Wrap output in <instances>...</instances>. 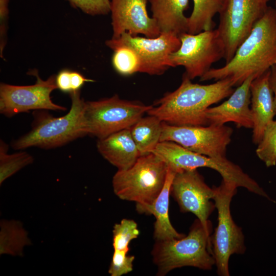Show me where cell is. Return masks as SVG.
<instances>
[{
	"mask_svg": "<svg viewBox=\"0 0 276 276\" xmlns=\"http://www.w3.org/2000/svg\"><path fill=\"white\" fill-rule=\"evenodd\" d=\"M276 65V12L267 7L232 59L219 68H211L200 81L228 78L234 87L248 78H255Z\"/></svg>",
	"mask_w": 276,
	"mask_h": 276,
	"instance_id": "obj_1",
	"label": "cell"
},
{
	"mask_svg": "<svg viewBox=\"0 0 276 276\" xmlns=\"http://www.w3.org/2000/svg\"><path fill=\"white\" fill-rule=\"evenodd\" d=\"M234 90L228 78L202 85L193 83L184 73L180 86L166 94L147 113L171 125L206 126V109L229 97Z\"/></svg>",
	"mask_w": 276,
	"mask_h": 276,
	"instance_id": "obj_2",
	"label": "cell"
},
{
	"mask_svg": "<svg viewBox=\"0 0 276 276\" xmlns=\"http://www.w3.org/2000/svg\"><path fill=\"white\" fill-rule=\"evenodd\" d=\"M210 234L196 219L187 236L156 241L151 255L157 268V275L164 276L174 269L185 266L211 270L215 261Z\"/></svg>",
	"mask_w": 276,
	"mask_h": 276,
	"instance_id": "obj_3",
	"label": "cell"
},
{
	"mask_svg": "<svg viewBox=\"0 0 276 276\" xmlns=\"http://www.w3.org/2000/svg\"><path fill=\"white\" fill-rule=\"evenodd\" d=\"M70 97L71 106L67 114L58 118L44 112L36 114L32 129L15 140L12 147L54 148L87 134L84 118L85 101L79 90L70 93Z\"/></svg>",
	"mask_w": 276,
	"mask_h": 276,
	"instance_id": "obj_4",
	"label": "cell"
},
{
	"mask_svg": "<svg viewBox=\"0 0 276 276\" xmlns=\"http://www.w3.org/2000/svg\"><path fill=\"white\" fill-rule=\"evenodd\" d=\"M167 172V164L154 153L141 155L131 167L115 173L113 192L122 200L151 204L163 189Z\"/></svg>",
	"mask_w": 276,
	"mask_h": 276,
	"instance_id": "obj_5",
	"label": "cell"
},
{
	"mask_svg": "<svg viewBox=\"0 0 276 276\" xmlns=\"http://www.w3.org/2000/svg\"><path fill=\"white\" fill-rule=\"evenodd\" d=\"M176 172L206 167L217 171L222 180L232 182L238 187L268 198V195L259 184L237 165L226 157H211L190 151L171 141H162L152 152Z\"/></svg>",
	"mask_w": 276,
	"mask_h": 276,
	"instance_id": "obj_6",
	"label": "cell"
},
{
	"mask_svg": "<svg viewBox=\"0 0 276 276\" xmlns=\"http://www.w3.org/2000/svg\"><path fill=\"white\" fill-rule=\"evenodd\" d=\"M237 188L235 184L223 180L219 186L213 187L218 224L211 241L217 274L220 276L229 275L231 256L243 254L246 250L242 229L236 224L231 213V202L237 193Z\"/></svg>",
	"mask_w": 276,
	"mask_h": 276,
	"instance_id": "obj_7",
	"label": "cell"
},
{
	"mask_svg": "<svg viewBox=\"0 0 276 276\" xmlns=\"http://www.w3.org/2000/svg\"><path fill=\"white\" fill-rule=\"evenodd\" d=\"M152 106L121 99L118 95L85 101L84 118L87 133L102 139L130 128Z\"/></svg>",
	"mask_w": 276,
	"mask_h": 276,
	"instance_id": "obj_8",
	"label": "cell"
},
{
	"mask_svg": "<svg viewBox=\"0 0 276 276\" xmlns=\"http://www.w3.org/2000/svg\"><path fill=\"white\" fill-rule=\"evenodd\" d=\"M179 37L180 47L169 56L171 66H183L191 80L202 77L224 57V45L217 29L195 34L186 32Z\"/></svg>",
	"mask_w": 276,
	"mask_h": 276,
	"instance_id": "obj_9",
	"label": "cell"
},
{
	"mask_svg": "<svg viewBox=\"0 0 276 276\" xmlns=\"http://www.w3.org/2000/svg\"><path fill=\"white\" fill-rule=\"evenodd\" d=\"M267 7L262 0H224L217 30L224 45L225 63L232 59Z\"/></svg>",
	"mask_w": 276,
	"mask_h": 276,
	"instance_id": "obj_10",
	"label": "cell"
},
{
	"mask_svg": "<svg viewBox=\"0 0 276 276\" xmlns=\"http://www.w3.org/2000/svg\"><path fill=\"white\" fill-rule=\"evenodd\" d=\"M233 129L224 125L177 126L163 122L160 142L171 141L211 157H226Z\"/></svg>",
	"mask_w": 276,
	"mask_h": 276,
	"instance_id": "obj_11",
	"label": "cell"
},
{
	"mask_svg": "<svg viewBox=\"0 0 276 276\" xmlns=\"http://www.w3.org/2000/svg\"><path fill=\"white\" fill-rule=\"evenodd\" d=\"M180 43L179 36L171 32H162L155 38L124 33L119 38L106 42L112 50L121 46L133 49L140 59V72L151 75H162L171 67L169 56L179 49Z\"/></svg>",
	"mask_w": 276,
	"mask_h": 276,
	"instance_id": "obj_12",
	"label": "cell"
},
{
	"mask_svg": "<svg viewBox=\"0 0 276 276\" xmlns=\"http://www.w3.org/2000/svg\"><path fill=\"white\" fill-rule=\"evenodd\" d=\"M30 74L37 78L33 85L18 86L1 83L0 113L11 117L31 110L65 111V107L54 103L51 98V93L57 88L56 76L52 75L43 80L35 70Z\"/></svg>",
	"mask_w": 276,
	"mask_h": 276,
	"instance_id": "obj_13",
	"label": "cell"
},
{
	"mask_svg": "<svg viewBox=\"0 0 276 276\" xmlns=\"http://www.w3.org/2000/svg\"><path fill=\"white\" fill-rule=\"evenodd\" d=\"M171 195L177 202L181 212L194 214L205 229L211 233L209 217L215 208V203L211 201L214 198V190L206 185L197 169L176 172Z\"/></svg>",
	"mask_w": 276,
	"mask_h": 276,
	"instance_id": "obj_14",
	"label": "cell"
},
{
	"mask_svg": "<svg viewBox=\"0 0 276 276\" xmlns=\"http://www.w3.org/2000/svg\"><path fill=\"white\" fill-rule=\"evenodd\" d=\"M147 3V0H110L111 38L117 39L124 33L148 38L160 35L156 21L148 15Z\"/></svg>",
	"mask_w": 276,
	"mask_h": 276,
	"instance_id": "obj_15",
	"label": "cell"
},
{
	"mask_svg": "<svg viewBox=\"0 0 276 276\" xmlns=\"http://www.w3.org/2000/svg\"><path fill=\"white\" fill-rule=\"evenodd\" d=\"M255 79L251 76L237 86L229 98L219 105L208 108L205 117L208 125H224L233 122L239 127L252 128L250 105V84Z\"/></svg>",
	"mask_w": 276,
	"mask_h": 276,
	"instance_id": "obj_16",
	"label": "cell"
},
{
	"mask_svg": "<svg viewBox=\"0 0 276 276\" xmlns=\"http://www.w3.org/2000/svg\"><path fill=\"white\" fill-rule=\"evenodd\" d=\"M270 69L254 79L250 84V105L253 120L252 142L258 144L267 125L276 115L270 84Z\"/></svg>",
	"mask_w": 276,
	"mask_h": 276,
	"instance_id": "obj_17",
	"label": "cell"
},
{
	"mask_svg": "<svg viewBox=\"0 0 276 276\" xmlns=\"http://www.w3.org/2000/svg\"><path fill=\"white\" fill-rule=\"evenodd\" d=\"M176 171L168 167L165 185L160 193L151 204H136L141 214L152 215L155 218L153 237L156 241L180 239L185 234L178 233L172 225L169 216V197L173 180Z\"/></svg>",
	"mask_w": 276,
	"mask_h": 276,
	"instance_id": "obj_18",
	"label": "cell"
},
{
	"mask_svg": "<svg viewBox=\"0 0 276 276\" xmlns=\"http://www.w3.org/2000/svg\"><path fill=\"white\" fill-rule=\"evenodd\" d=\"M97 147L101 155L118 170L129 168L141 156L130 128L98 139Z\"/></svg>",
	"mask_w": 276,
	"mask_h": 276,
	"instance_id": "obj_19",
	"label": "cell"
},
{
	"mask_svg": "<svg viewBox=\"0 0 276 276\" xmlns=\"http://www.w3.org/2000/svg\"><path fill=\"white\" fill-rule=\"evenodd\" d=\"M152 17L162 32H171L178 36L188 32V17L185 11L189 0H148Z\"/></svg>",
	"mask_w": 276,
	"mask_h": 276,
	"instance_id": "obj_20",
	"label": "cell"
},
{
	"mask_svg": "<svg viewBox=\"0 0 276 276\" xmlns=\"http://www.w3.org/2000/svg\"><path fill=\"white\" fill-rule=\"evenodd\" d=\"M32 242L21 222L3 219L0 222V255L22 257Z\"/></svg>",
	"mask_w": 276,
	"mask_h": 276,
	"instance_id": "obj_21",
	"label": "cell"
},
{
	"mask_svg": "<svg viewBox=\"0 0 276 276\" xmlns=\"http://www.w3.org/2000/svg\"><path fill=\"white\" fill-rule=\"evenodd\" d=\"M163 121L155 116L142 117L130 128L140 152L144 155L152 153L160 142Z\"/></svg>",
	"mask_w": 276,
	"mask_h": 276,
	"instance_id": "obj_22",
	"label": "cell"
},
{
	"mask_svg": "<svg viewBox=\"0 0 276 276\" xmlns=\"http://www.w3.org/2000/svg\"><path fill=\"white\" fill-rule=\"evenodd\" d=\"M193 9L188 17L187 33L195 34L214 29V16L219 13L224 0H193Z\"/></svg>",
	"mask_w": 276,
	"mask_h": 276,
	"instance_id": "obj_23",
	"label": "cell"
},
{
	"mask_svg": "<svg viewBox=\"0 0 276 276\" xmlns=\"http://www.w3.org/2000/svg\"><path fill=\"white\" fill-rule=\"evenodd\" d=\"M8 145L1 140L0 143V185L25 167L32 164L33 156L26 152L9 154Z\"/></svg>",
	"mask_w": 276,
	"mask_h": 276,
	"instance_id": "obj_24",
	"label": "cell"
},
{
	"mask_svg": "<svg viewBox=\"0 0 276 276\" xmlns=\"http://www.w3.org/2000/svg\"><path fill=\"white\" fill-rule=\"evenodd\" d=\"M113 51L112 63L118 73L127 76L140 72V59L133 49L127 46H121Z\"/></svg>",
	"mask_w": 276,
	"mask_h": 276,
	"instance_id": "obj_25",
	"label": "cell"
},
{
	"mask_svg": "<svg viewBox=\"0 0 276 276\" xmlns=\"http://www.w3.org/2000/svg\"><path fill=\"white\" fill-rule=\"evenodd\" d=\"M256 150L257 156L267 167L276 165V121L267 126Z\"/></svg>",
	"mask_w": 276,
	"mask_h": 276,
	"instance_id": "obj_26",
	"label": "cell"
},
{
	"mask_svg": "<svg viewBox=\"0 0 276 276\" xmlns=\"http://www.w3.org/2000/svg\"><path fill=\"white\" fill-rule=\"evenodd\" d=\"M140 234L137 224L134 220L123 219L119 223L115 224L112 230V246L114 250H124L128 252L129 245Z\"/></svg>",
	"mask_w": 276,
	"mask_h": 276,
	"instance_id": "obj_27",
	"label": "cell"
},
{
	"mask_svg": "<svg viewBox=\"0 0 276 276\" xmlns=\"http://www.w3.org/2000/svg\"><path fill=\"white\" fill-rule=\"evenodd\" d=\"M127 251L114 250L108 269L111 276H122L133 270L134 256H128Z\"/></svg>",
	"mask_w": 276,
	"mask_h": 276,
	"instance_id": "obj_28",
	"label": "cell"
},
{
	"mask_svg": "<svg viewBox=\"0 0 276 276\" xmlns=\"http://www.w3.org/2000/svg\"><path fill=\"white\" fill-rule=\"evenodd\" d=\"M71 5L91 15H105L110 12V0H68Z\"/></svg>",
	"mask_w": 276,
	"mask_h": 276,
	"instance_id": "obj_29",
	"label": "cell"
},
{
	"mask_svg": "<svg viewBox=\"0 0 276 276\" xmlns=\"http://www.w3.org/2000/svg\"><path fill=\"white\" fill-rule=\"evenodd\" d=\"M8 2L9 0H0L1 55L6 44V20L8 14Z\"/></svg>",
	"mask_w": 276,
	"mask_h": 276,
	"instance_id": "obj_30",
	"label": "cell"
},
{
	"mask_svg": "<svg viewBox=\"0 0 276 276\" xmlns=\"http://www.w3.org/2000/svg\"><path fill=\"white\" fill-rule=\"evenodd\" d=\"M71 72L68 70H63L56 76V83L60 90L65 93H71Z\"/></svg>",
	"mask_w": 276,
	"mask_h": 276,
	"instance_id": "obj_31",
	"label": "cell"
},
{
	"mask_svg": "<svg viewBox=\"0 0 276 276\" xmlns=\"http://www.w3.org/2000/svg\"><path fill=\"white\" fill-rule=\"evenodd\" d=\"M93 81V80L85 78L77 72L71 71V72L72 92L80 90L85 82Z\"/></svg>",
	"mask_w": 276,
	"mask_h": 276,
	"instance_id": "obj_32",
	"label": "cell"
},
{
	"mask_svg": "<svg viewBox=\"0 0 276 276\" xmlns=\"http://www.w3.org/2000/svg\"><path fill=\"white\" fill-rule=\"evenodd\" d=\"M269 81L273 94L274 107L276 114V65L270 68Z\"/></svg>",
	"mask_w": 276,
	"mask_h": 276,
	"instance_id": "obj_33",
	"label": "cell"
},
{
	"mask_svg": "<svg viewBox=\"0 0 276 276\" xmlns=\"http://www.w3.org/2000/svg\"><path fill=\"white\" fill-rule=\"evenodd\" d=\"M262 1L266 5H267V3L268 1V0H262Z\"/></svg>",
	"mask_w": 276,
	"mask_h": 276,
	"instance_id": "obj_34",
	"label": "cell"
},
{
	"mask_svg": "<svg viewBox=\"0 0 276 276\" xmlns=\"http://www.w3.org/2000/svg\"><path fill=\"white\" fill-rule=\"evenodd\" d=\"M275 12H276V1H275Z\"/></svg>",
	"mask_w": 276,
	"mask_h": 276,
	"instance_id": "obj_35",
	"label": "cell"
}]
</instances>
